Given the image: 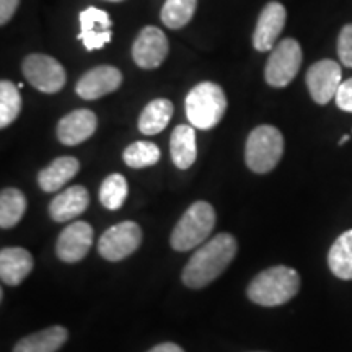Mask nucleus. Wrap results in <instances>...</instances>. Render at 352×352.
<instances>
[{"label": "nucleus", "instance_id": "0eeeda50", "mask_svg": "<svg viewBox=\"0 0 352 352\" xmlns=\"http://www.w3.org/2000/svg\"><path fill=\"white\" fill-rule=\"evenodd\" d=\"M21 70L26 82L43 94H57L67 82V74L59 60L46 54H30L23 59Z\"/></svg>", "mask_w": 352, "mask_h": 352}, {"label": "nucleus", "instance_id": "9b49d317", "mask_svg": "<svg viewBox=\"0 0 352 352\" xmlns=\"http://www.w3.org/2000/svg\"><path fill=\"white\" fill-rule=\"evenodd\" d=\"M94 227L88 222H72L60 232L56 243V254L64 263H78L87 256L94 245Z\"/></svg>", "mask_w": 352, "mask_h": 352}, {"label": "nucleus", "instance_id": "f03ea898", "mask_svg": "<svg viewBox=\"0 0 352 352\" xmlns=\"http://www.w3.org/2000/svg\"><path fill=\"white\" fill-rule=\"evenodd\" d=\"M300 290V276L287 266H272L254 277L246 289V296L261 307L284 305Z\"/></svg>", "mask_w": 352, "mask_h": 352}, {"label": "nucleus", "instance_id": "5701e85b", "mask_svg": "<svg viewBox=\"0 0 352 352\" xmlns=\"http://www.w3.org/2000/svg\"><path fill=\"white\" fill-rule=\"evenodd\" d=\"M26 210V197L20 189L6 188L0 192V227L12 228L20 222Z\"/></svg>", "mask_w": 352, "mask_h": 352}, {"label": "nucleus", "instance_id": "bb28decb", "mask_svg": "<svg viewBox=\"0 0 352 352\" xmlns=\"http://www.w3.org/2000/svg\"><path fill=\"white\" fill-rule=\"evenodd\" d=\"M21 111V96L15 83L0 82V127L6 129L19 118Z\"/></svg>", "mask_w": 352, "mask_h": 352}, {"label": "nucleus", "instance_id": "412c9836", "mask_svg": "<svg viewBox=\"0 0 352 352\" xmlns=\"http://www.w3.org/2000/svg\"><path fill=\"white\" fill-rule=\"evenodd\" d=\"M171 116H173V103L170 100H153L140 113L139 131L144 135H155L168 126Z\"/></svg>", "mask_w": 352, "mask_h": 352}, {"label": "nucleus", "instance_id": "2f4dec72", "mask_svg": "<svg viewBox=\"0 0 352 352\" xmlns=\"http://www.w3.org/2000/svg\"><path fill=\"white\" fill-rule=\"evenodd\" d=\"M349 139H351V135H349V134H344V135H342V138L340 139V142H338V144L344 145L346 142H349Z\"/></svg>", "mask_w": 352, "mask_h": 352}, {"label": "nucleus", "instance_id": "dca6fc26", "mask_svg": "<svg viewBox=\"0 0 352 352\" xmlns=\"http://www.w3.org/2000/svg\"><path fill=\"white\" fill-rule=\"evenodd\" d=\"M32 253L20 246H8L0 252V279L7 285H19L33 271Z\"/></svg>", "mask_w": 352, "mask_h": 352}, {"label": "nucleus", "instance_id": "473e14b6", "mask_svg": "<svg viewBox=\"0 0 352 352\" xmlns=\"http://www.w3.org/2000/svg\"><path fill=\"white\" fill-rule=\"evenodd\" d=\"M108 2H122V0H108Z\"/></svg>", "mask_w": 352, "mask_h": 352}, {"label": "nucleus", "instance_id": "20e7f679", "mask_svg": "<svg viewBox=\"0 0 352 352\" xmlns=\"http://www.w3.org/2000/svg\"><path fill=\"white\" fill-rule=\"evenodd\" d=\"M215 227V210L209 202L191 204L171 232L170 243L176 252H189L204 243Z\"/></svg>", "mask_w": 352, "mask_h": 352}, {"label": "nucleus", "instance_id": "a878e982", "mask_svg": "<svg viewBox=\"0 0 352 352\" xmlns=\"http://www.w3.org/2000/svg\"><path fill=\"white\" fill-rule=\"evenodd\" d=\"M127 199V182L120 173H113L104 178L100 188V202L104 209L118 210Z\"/></svg>", "mask_w": 352, "mask_h": 352}, {"label": "nucleus", "instance_id": "c85d7f7f", "mask_svg": "<svg viewBox=\"0 0 352 352\" xmlns=\"http://www.w3.org/2000/svg\"><path fill=\"white\" fill-rule=\"evenodd\" d=\"M334 100H336L338 108L346 113H352V77L341 83L340 90H338Z\"/></svg>", "mask_w": 352, "mask_h": 352}, {"label": "nucleus", "instance_id": "7ed1b4c3", "mask_svg": "<svg viewBox=\"0 0 352 352\" xmlns=\"http://www.w3.org/2000/svg\"><path fill=\"white\" fill-rule=\"evenodd\" d=\"M227 104L222 87L214 82H201L189 90L184 109L189 124L196 129L209 131L222 121Z\"/></svg>", "mask_w": 352, "mask_h": 352}, {"label": "nucleus", "instance_id": "9d476101", "mask_svg": "<svg viewBox=\"0 0 352 352\" xmlns=\"http://www.w3.org/2000/svg\"><path fill=\"white\" fill-rule=\"evenodd\" d=\"M168 39L157 26H145L132 44V59L140 69L160 67L168 56Z\"/></svg>", "mask_w": 352, "mask_h": 352}, {"label": "nucleus", "instance_id": "7c9ffc66", "mask_svg": "<svg viewBox=\"0 0 352 352\" xmlns=\"http://www.w3.org/2000/svg\"><path fill=\"white\" fill-rule=\"evenodd\" d=\"M147 352H184V351L178 344H175V342H162V344L152 347V349Z\"/></svg>", "mask_w": 352, "mask_h": 352}, {"label": "nucleus", "instance_id": "6ab92c4d", "mask_svg": "<svg viewBox=\"0 0 352 352\" xmlns=\"http://www.w3.org/2000/svg\"><path fill=\"white\" fill-rule=\"evenodd\" d=\"M80 170L76 157H59L38 173V184L44 192H56Z\"/></svg>", "mask_w": 352, "mask_h": 352}, {"label": "nucleus", "instance_id": "4be33fe9", "mask_svg": "<svg viewBox=\"0 0 352 352\" xmlns=\"http://www.w3.org/2000/svg\"><path fill=\"white\" fill-rule=\"evenodd\" d=\"M328 266L336 277L352 280V230L338 236L329 248Z\"/></svg>", "mask_w": 352, "mask_h": 352}, {"label": "nucleus", "instance_id": "b1692460", "mask_svg": "<svg viewBox=\"0 0 352 352\" xmlns=\"http://www.w3.org/2000/svg\"><path fill=\"white\" fill-rule=\"evenodd\" d=\"M197 0H166L162 7L160 19L170 30H179L186 26L195 16Z\"/></svg>", "mask_w": 352, "mask_h": 352}, {"label": "nucleus", "instance_id": "423d86ee", "mask_svg": "<svg viewBox=\"0 0 352 352\" xmlns=\"http://www.w3.org/2000/svg\"><path fill=\"white\" fill-rule=\"evenodd\" d=\"M302 47L294 38L276 44L264 67V80L274 88H284L296 78L302 65Z\"/></svg>", "mask_w": 352, "mask_h": 352}, {"label": "nucleus", "instance_id": "393cba45", "mask_svg": "<svg viewBox=\"0 0 352 352\" xmlns=\"http://www.w3.org/2000/svg\"><path fill=\"white\" fill-rule=\"evenodd\" d=\"M162 153L158 145L153 142H147V140H138V142H132L129 147L126 148L122 153L124 158V164L129 168L140 170L147 168V166H153L158 164Z\"/></svg>", "mask_w": 352, "mask_h": 352}, {"label": "nucleus", "instance_id": "f3484780", "mask_svg": "<svg viewBox=\"0 0 352 352\" xmlns=\"http://www.w3.org/2000/svg\"><path fill=\"white\" fill-rule=\"evenodd\" d=\"M90 206V195L80 184L59 192L50 204V215L54 222H69L82 215Z\"/></svg>", "mask_w": 352, "mask_h": 352}, {"label": "nucleus", "instance_id": "a211bd4d", "mask_svg": "<svg viewBox=\"0 0 352 352\" xmlns=\"http://www.w3.org/2000/svg\"><path fill=\"white\" fill-rule=\"evenodd\" d=\"M170 153L176 168L188 170L189 166L195 165L197 158L195 127L191 124H179L175 127L170 139Z\"/></svg>", "mask_w": 352, "mask_h": 352}, {"label": "nucleus", "instance_id": "aec40b11", "mask_svg": "<svg viewBox=\"0 0 352 352\" xmlns=\"http://www.w3.org/2000/svg\"><path fill=\"white\" fill-rule=\"evenodd\" d=\"M69 331L64 327H51L16 342L13 352H56L67 341Z\"/></svg>", "mask_w": 352, "mask_h": 352}, {"label": "nucleus", "instance_id": "2eb2a0df", "mask_svg": "<svg viewBox=\"0 0 352 352\" xmlns=\"http://www.w3.org/2000/svg\"><path fill=\"white\" fill-rule=\"evenodd\" d=\"M98 120L90 109H76L65 114L57 124V139L64 145H78L95 134Z\"/></svg>", "mask_w": 352, "mask_h": 352}, {"label": "nucleus", "instance_id": "cd10ccee", "mask_svg": "<svg viewBox=\"0 0 352 352\" xmlns=\"http://www.w3.org/2000/svg\"><path fill=\"white\" fill-rule=\"evenodd\" d=\"M338 56H340L341 64L352 69V23L342 26L338 36Z\"/></svg>", "mask_w": 352, "mask_h": 352}, {"label": "nucleus", "instance_id": "f8f14e48", "mask_svg": "<svg viewBox=\"0 0 352 352\" xmlns=\"http://www.w3.org/2000/svg\"><path fill=\"white\" fill-rule=\"evenodd\" d=\"M287 12L280 2H270L259 13L253 33V46L259 52L272 51L285 26Z\"/></svg>", "mask_w": 352, "mask_h": 352}, {"label": "nucleus", "instance_id": "39448f33", "mask_svg": "<svg viewBox=\"0 0 352 352\" xmlns=\"http://www.w3.org/2000/svg\"><path fill=\"white\" fill-rule=\"evenodd\" d=\"M284 153V135L274 126H258L250 132L245 147L246 166L253 173H270Z\"/></svg>", "mask_w": 352, "mask_h": 352}, {"label": "nucleus", "instance_id": "4468645a", "mask_svg": "<svg viewBox=\"0 0 352 352\" xmlns=\"http://www.w3.org/2000/svg\"><path fill=\"white\" fill-rule=\"evenodd\" d=\"M122 83V74L113 65H98L90 69L78 78L76 91L83 100H98L101 96L113 94Z\"/></svg>", "mask_w": 352, "mask_h": 352}, {"label": "nucleus", "instance_id": "6e6552de", "mask_svg": "<svg viewBox=\"0 0 352 352\" xmlns=\"http://www.w3.org/2000/svg\"><path fill=\"white\" fill-rule=\"evenodd\" d=\"M140 243H142L140 227L132 220H124V222L109 227L101 235L98 241V252L107 261L116 263L138 252Z\"/></svg>", "mask_w": 352, "mask_h": 352}, {"label": "nucleus", "instance_id": "f257e3e1", "mask_svg": "<svg viewBox=\"0 0 352 352\" xmlns=\"http://www.w3.org/2000/svg\"><path fill=\"white\" fill-rule=\"evenodd\" d=\"M239 252L236 239L230 233H219L201 246L184 266L182 279L189 289H202L222 274Z\"/></svg>", "mask_w": 352, "mask_h": 352}, {"label": "nucleus", "instance_id": "ddd939ff", "mask_svg": "<svg viewBox=\"0 0 352 352\" xmlns=\"http://www.w3.org/2000/svg\"><path fill=\"white\" fill-rule=\"evenodd\" d=\"M80 34L78 39L83 43L87 51H96L111 43L113 21L108 12L96 7H88L80 12Z\"/></svg>", "mask_w": 352, "mask_h": 352}, {"label": "nucleus", "instance_id": "c756f323", "mask_svg": "<svg viewBox=\"0 0 352 352\" xmlns=\"http://www.w3.org/2000/svg\"><path fill=\"white\" fill-rule=\"evenodd\" d=\"M20 0H0V25H7L15 15Z\"/></svg>", "mask_w": 352, "mask_h": 352}, {"label": "nucleus", "instance_id": "1a4fd4ad", "mask_svg": "<svg viewBox=\"0 0 352 352\" xmlns=\"http://www.w3.org/2000/svg\"><path fill=\"white\" fill-rule=\"evenodd\" d=\"M308 91L316 104H328L342 83L341 65L333 59H323L311 64L305 77Z\"/></svg>", "mask_w": 352, "mask_h": 352}]
</instances>
